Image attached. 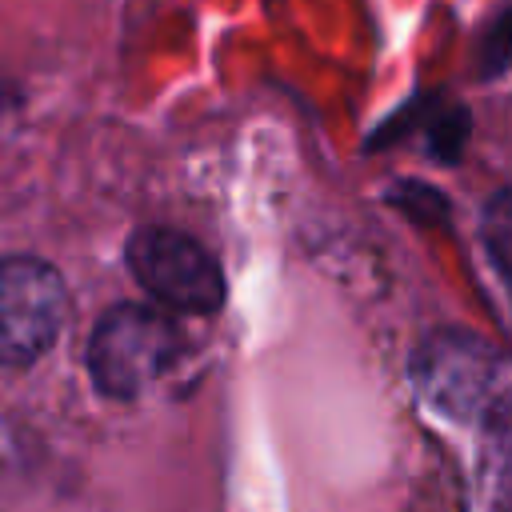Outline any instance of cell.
Here are the masks:
<instances>
[{
    "label": "cell",
    "mask_w": 512,
    "mask_h": 512,
    "mask_svg": "<svg viewBox=\"0 0 512 512\" xmlns=\"http://www.w3.org/2000/svg\"><path fill=\"white\" fill-rule=\"evenodd\" d=\"M180 356V328L152 304H120L100 316L88 340L92 384L112 400H136Z\"/></svg>",
    "instance_id": "1"
},
{
    "label": "cell",
    "mask_w": 512,
    "mask_h": 512,
    "mask_svg": "<svg viewBox=\"0 0 512 512\" xmlns=\"http://www.w3.org/2000/svg\"><path fill=\"white\" fill-rule=\"evenodd\" d=\"M420 396L448 420H484L504 400V364L472 332H436L412 356Z\"/></svg>",
    "instance_id": "2"
},
{
    "label": "cell",
    "mask_w": 512,
    "mask_h": 512,
    "mask_svg": "<svg viewBox=\"0 0 512 512\" xmlns=\"http://www.w3.org/2000/svg\"><path fill=\"white\" fill-rule=\"evenodd\" d=\"M128 268L136 284L168 312H216L224 304V276L216 260L176 228H140L128 240Z\"/></svg>",
    "instance_id": "3"
},
{
    "label": "cell",
    "mask_w": 512,
    "mask_h": 512,
    "mask_svg": "<svg viewBox=\"0 0 512 512\" xmlns=\"http://www.w3.org/2000/svg\"><path fill=\"white\" fill-rule=\"evenodd\" d=\"M68 316V292L52 264L0 256V364L24 368L44 356Z\"/></svg>",
    "instance_id": "4"
},
{
    "label": "cell",
    "mask_w": 512,
    "mask_h": 512,
    "mask_svg": "<svg viewBox=\"0 0 512 512\" xmlns=\"http://www.w3.org/2000/svg\"><path fill=\"white\" fill-rule=\"evenodd\" d=\"M484 240L496 256V264L512 276V188L496 192L484 208Z\"/></svg>",
    "instance_id": "5"
}]
</instances>
